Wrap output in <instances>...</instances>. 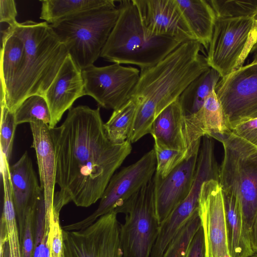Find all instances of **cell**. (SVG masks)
<instances>
[{"label": "cell", "instance_id": "cell-36", "mask_svg": "<svg viewBox=\"0 0 257 257\" xmlns=\"http://www.w3.org/2000/svg\"><path fill=\"white\" fill-rule=\"evenodd\" d=\"M17 11L14 0H0V22L6 23L9 26H13L18 22L16 20Z\"/></svg>", "mask_w": 257, "mask_h": 257}, {"label": "cell", "instance_id": "cell-9", "mask_svg": "<svg viewBox=\"0 0 257 257\" xmlns=\"http://www.w3.org/2000/svg\"><path fill=\"white\" fill-rule=\"evenodd\" d=\"M156 165V155L153 149L135 163L113 175L100 199L98 207L92 214L62 228L65 230L81 229L108 212L120 213L126 203L152 179Z\"/></svg>", "mask_w": 257, "mask_h": 257}, {"label": "cell", "instance_id": "cell-32", "mask_svg": "<svg viewBox=\"0 0 257 257\" xmlns=\"http://www.w3.org/2000/svg\"><path fill=\"white\" fill-rule=\"evenodd\" d=\"M0 151L9 162L11 156L15 133L17 127L14 112L5 105L1 104Z\"/></svg>", "mask_w": 257, "mask_h": 257}, {"label": "cell", "instance_id": "cell-18", "mask_svg": "<svg viewBox=\"0 0 257 257\" xmlns=\"http://www.w3.org/2000/svg\"><path fill=\"white\" fill-rule=\"evenodd\" d=\"M30 126L33 136L32 147L36 153L40 186L44 195L45 221L48 222L53 211L56 185L54 146L49 125L37 120L30 123Z\"/></svg>", "mask_w": 257, "mask_h": 257}, {"label": "cell", "instance_id": "cell-2", "mask_svg": "<svg viewBox=\"0 0 257 257\" xmlns=\"http://www.w3.org/2000/svg\"><path fill=\"white\" fill-rule=\"evenodd\" d=\"M196 40L182 43L151 67L140 70L131 98L139 103L127 140L132 144L150 134L156 117L177 100L187 86L210 67Z\"/></svg>", "mask_w": 257, "mask_h": 257}, {"label": "cell", "instance_id": "cell-3", "mask_svg": "<svg viewBox=\"0 0 257 257\" xmlns=\"http://www.w3.org/2000/svg\"><path fill=\"white\" fill-rule=\"evenodd\" d=\"M7 29L23 40L26 50L22 67L6 91L4 104L14 112L28 97H44L69 52L46 22H18Z\"/></svg>", "mask_w": 257, "mask_h": 257}, {"label": "cell", "instance_id": "cell-12", "mask_svg": "<svg viewBox=\"0 0 257 257\" xmlns=\"http://www.w3.org/2000/svg\"><path fill=\"white\" fill-rule=\"evenodd\" d=\"M214 90L230 131L237 121L257 117V63L221 78Z\"/></svg>", "mask_w": 257, "mask_h": 257}, {"label": "cell", "instance_id": "cell-15", "mask_svg": "<svg viewBox=\"0 0 257 257\" xmlns=\"http://www.w3.org/2000/svg\"><path fill=\"white\" fill-rule=\"evenodd\" d=\"M200 147L165 178L154 176L155 209L160 224L188 195L194 180Z\"/></svg>", "mask_w": 257, "mask_h": 257}, {"label": "cell", "instance_id": "cell-27", "mask_svg": "<svg viewBox=\"0 0 257 257\" xmlns=\"http://www.w3.org/2000/svg\"><path fill=\"white\" fill-rule=\"evenodd\" d=\"M17 125L41 121L50 125L51 115L44 96L34 95L26 98L14 111Z\"/></svg>", "mask_w": 257, "mask_h": 257}, {"label": "cell", "instance_id": "cell-29", "mask_svg": "<svg viewBox=\"0 0 257 257\" xmlns=\"http://www.w3.org/2000/svg\"><path fill=\"white\" fill-rule=\"evenodd\" d=\"M201 226L197 210L170 241L162 257H185L188 246Z\"/></svg>", "mask_w": 257, "mask_h": 257}, {"label": "cell", "instance_id": "cell-13", "mask_svg": "<svg viewBox=\"0 0 257 257\" xmlns=\"http://www.w3.org/2000/svg\"><path fill=\"white\" fill-rule=\"evenodd\" d=\"M198 211L204 235L206 257H230L224 194L217 180L210 179L203 183Z\"/></svg>", "mask_w": 257, "mask_h": 257}, {"label": "cell", "instance_id": "cell-11", "mask_svg": "<svg viewBox=\"0 0 257 257\" xmlns=\"http://www.w3.org/2000/svg\"><path fill=\"white\" fill-rule=\"evenodd\" d=\"M84 95L93 97L99 107L116 110L131 98L140 78V71L118 63L82 70Z\"/></svg>", "mask_w": 257, "mask_h": 257}, {"label": "cell", "instance_id": "cell-26", "mask_svg": "<svg viewBox=\"0 0 257 257\" xmlns=\"http://www.w3.org/2000/svg\"><path fill=\"white\" fill-rule=\"evenodd\" d=\"M139 106L138 101L131 98L121 107L113 110L109 119L104 123L106 136L112 143L120 144L127 140Z\"/></svg>", "mask_w": 257, "mask_h": 257}, {"label": "cell", "instance_id": "cell-24", "mask_svg": "<svg viewBox=\"0 0 257 257\" xmlns=\"http://www.w3.org/2000/svg\"><path fill=\"white\" fill-rule=\"evenodd\" d=\"M40 18L51 24L85 11L116 6L113 0H43Z\"/></svg>", "mask_w": 257, "mask_h": 257}, {"label": "cell", "instance_id": "cell-31", "mask_svg": "<svg viewBox=\"0 0 257 257\" xmlns=\"http://www.w3.org/2000/svg\"><path fill=\"white\" fill-rule=\"evenodd\" d=\"M1 220L4 223L7 232L8 257H23L15 209L11 207L4 209Z\"/></svg>", "mask_w": 257, "mask_h": 257}, {"label": "cell", "instance_id": "cell-33", "mask_svg": "<svg viewBox=\"0 0 257 257\" xmlns=\"http://www.w3.org/2000/svg\"><path fill=\"white\" fill-rule=\"evenodd\" d=\"M47 246L49 257H63L62 229L60 225L59 214L53 211L50 216Z\"/></svg>", "mask_w": 257, "mask_h": 257}, {"label": "cell", "instance_id": "cell-6", "mask_svg": "<svg viewBox=\"0 0 257 257\" xmlns=\"http://www.w3.org/2000/svg\"><path fill=\"white\" fill-rule=\"evenodd\" d=\"M119 13L116 6L105 7L76 14L50 25L82 70L93 65L100 56Z\"/></svg>", "mask_w": 257, "mask_h": 257}, {"label": "cell", "instance_id": "cell-5", "mask_svg": "<svg viewBox=\"0 0 257 257\" xmlns=\"http://www.w3.org/2000/svg\"><path fill=\"white\" fill-rule=\"evenodd\" d=\"M218 141L224 151L218 182L224 195H231L239 202L250 233L257 210V146L231 132Z\"/></svg>", "mask_w": 257, "mask_h": 257}, {"label": "cell", "instance_id": "cell-8", "mask_svg": "<svg viewBox=\"0 0 257 257\" xmlns=\"http://www.w3.org/2000/svg\"><path fill=\"white\" fill-rule=\"evenodd\" d=\"M120 238L124 257H150L160 223L157 217L153 178L123 206Z\"/></svg>", "mask_w": 257, "mask_h": 257}, {"label": "cell", "instance_id": "cell-4", "mask_svg": "<svg viewBox=\"0 0 257 257\" xmlns=\"http://www.w3.org/2000/svg\"><path fill=\"white\" fill-rule=\"evenodd\" d=\"M118 2V19L100 54L104 59L142 70L156 65L183 43L147 31L133 0Z\"/></svg>", "mask_w": 257, "mask_h": 257}, {"label": "cell", "instance_id": "cell-38", "mask_svg": "<svg viewBox=\"0 0 257 257\" xmlns=\"http://www.w3.org/2000/svg\"><path fill=\"white\" fill-rule=\"evenodd\" d=\"M252 63H257V52L255 54Z\"/></svg>", "mask_w": 257, "mask_h": 257}, {"label": "cell", "instance_id": "cell-28", "mask_svg": "<svg viewBox=\"0 0 257 257\" xmlns=\"http://www.w3.org/2000/svg\"><path fill=\"white\" fill-rule=\"evenodd\" d=\"M216 18L257 19V1H208Z\"/></svg>", "mask_w": 257, "mask_h": 257}, {"label": "cell", "instance_id": "cell-10", "mask_svg": "<svg viewBox=\"0 0 257 257\" xmlns=\"http://www.w3.org/2000/svg\"><path fill=\"white\" fill-rule=\"evenodd\" d=\"M117 214L108 212L81 229H62L63 257H124Z\"/></svg>", "mask_w": 257, "mask_h": 257}, {"label": "cell", "instance_id": "cell-20", "mask_svg": "<svg viewBox=\"0 0 257 257\" xmlns=\"http://www.w3.org/2000/svg\"><path fill=\"white\" fill-rule=\"evenodd\" d=\"M224 198L229 256H248L254 252L251 245L250 233L246 228L239 202L231 195L224 194Z\"/></svg>", "mask_w": 257, "mask_h": 257}, {"label": "cell", "instance_id": "cell-34", "mask_svg": "<svg viewBox=\"0 0 257 257\" xmlns=\"http://www.w3.org/2000/svg\"><path fill=\"white\" fill-rule=\"evenodd\" d=\"M235 135L257 146V117L241 119L230 127Z\"/></svg>", "mask_w": 257, "mask_h": 257}, {"label": "cell", "instance_id": "cell-16", "mask_svg": "<svg viewBox=\"0 0 257 257\" xmlns=\"http://www.w3.org/2000/svg\"><path fill=\"white\" fill-rule=\"evenodd\" d=\"M84 95L82 70L68 54L44 96L51 115L50 128L56 126L64 112Z\"/></svg>", "mask_w": 257, "mask_h": 257}, {"label": "cell", "instance_id": "cell-1", "mask_svg": "<svg viewBox=\"0 0 257 257\" xmlns=\"http://www.w3.org/2000/svg\"><path fill=\"white\" fill-rule=\"evenodd\" d=\"M100 107H71L63 122L51 129L56 159L53 211L60 214L72 202L88 207L100 199L115 171L132 151L128 141L112 143L107 138Z\"/></svg>", "mask_w": 257, "mask_h": 257}, {"label": "cell", "instance_id": "cell-21", "mask_svg": "<svg viewBox=\"0 0 257 257\" xmlns=\"http://www.w3.org/2000/svg\"><path fill=\"white\" fill-rule=\"evenodd\" d=\"M195 39L208 49L216 19L208 1L176 0Z\"/></svg>", "mask_w": 257, "mask_h": 257}, {"label": "cell", "instance_id": "cell-37", "mask_svg": "<svg viewBox=\"0 0 257 257\" xmlns=\"http://www.w3.org/2000/svg\"><path fill=\"white\" fill-rule=\"evenodd\" d=\"M251 245L254 253H257V210L250 231Z\"/></svg>", "mask_w": 257, "mask_h": 257}, {"label": "cell", "instance_id": "cell-7", "mask_svg": "<svg viewBox=\"0 0 257 257\" xmlns=\"http://www.w3.org/2000/svg\"><path fill=\"white\" fill-rule=\"evenodd\" d=\"M257 48V19L216 18L207 56L210 68L221 78L242 67Z\"/></svg>", "mask_w": 257, "mask_h": 257}, {"label": "cell", "instance_id": "cell-23", "mask_svg": "<svg viewBox=\"0 0 257 257\" xmlns=\"http://www.w3.org/2000/svg\"><path fill=\"white\" fill-rule=\"evenodd\" d=\"M187 123L208 136L217 140L229 134L220 101L214 89L206 99L202 107L195 113L186 115Z\"/></svg>", "mask_w": 257, "mask_h": 257}, {"label": "cell", "instance_id": "cell-25", "mask_svg": "<svg viewBox=\"0 0 257 257\" xmlns=\"http://www.w3.org/2000/svg\"><path fill=\"white\" fill-rule=\"evenodd\" d=\"M221 78L216 70L210 68L187 86L178 98L186 115L193 114L202 107Z\"/></svg>", "mask_w": 257, "mask_h": 257}, {"label": "cell", "instance_id": "cell-30", "mask_svg": "<svg viewBox=\"0 0 257 257\" xmlns=\"http://www.w3.org/2000/svg\"><path fill=\"white\" fill-rule=\"evenodd\" d=\"M200 147L197 146L193 151L183 152L163 148L154 144L157 165L155 176L161 179L166 177L177 166L186 160Z\"/></svg>", "mask_w": 257, "mask_h": 257}, {"label": "cell", "instance_id": "cell-35", "mask_svg": "<svg viewBox=\"0 0 257 257\" xmlns=\"http://www.w3.org/2000/svg\"><path fill=\"white\" fill-rule=\"evenodd\" d=\"M185 257H206L204 235L201 226L191 240Z\"/></svg>", "mask_w": 257, "mask_h": 257}, {"label": "cell", "instance_id": "cell-17", "mask_svg": "<svg viewBox=\"0 0 257 257\" xmlns=\"http://www.w3.org/2000/svg\"><path fill=\"white\" fill-rule=\"evenodd\" d=\"M13 201L21 238L28 214L34 211L43 193L27 152L10 166Z\"/></svg>", "mask_w": 257, "mask_h": 257}, {"label": "cell", "instance_id": "cell-19", "mask_svg": "<svg viewBox=\"0 0 257 257\" xmlns=\"http://www.w3.org/2000/svg\"><path fill=\"white\" fill-rule=\"evenodd\" d=\"M154 144L170 149L190 152L200 145H193L188 137L185 114L178 99L166 107L153 121L150 131Z\"/></svg>", "mask_w": 257, "mask_h": 257}, {"label": "cell", "instance_id": "cell-22", "mask_svg": "<svg viewBox=\"0 0 257 257\" xmlns=\"http://www.w3.org/2000/svg\"><path fill=\"white\" fill-rule=\"evenodd\" d=\"M25 45L19 36L7 29L1 31V96L5 97L6 91L16 77L23 64Z\"/></svg>", "mask_w": 257, "mask_h": 257}, {"label": "cell", "instance_id": "cell-14", "mask_svg": "<svg viewBox=\"0 0 257 257\" xmlns=\"http://www.w3.org/2000/svg\"><path fill=\"white\" fill-rule=\"evenodd\" d=\"M133 1L143 26L150 33L172 37L182 43L196 40L176 0Z\"/></svg>", "mask_w": 257, "mask_h": 257}, {"label": "cell", "instance_id": "cell-39", "mask_svg": "<svg viewBox=\"0 0 257 257\" xmlns=\"http://www.w3.org/2000/svg\"><path fill=\"white\" fill-rule=\"evenodd\" d=\"M247 257H257V253H254L253 254Z\"/></svg>", "mask_w": 257, "mask_h": 257}]
</instances>
